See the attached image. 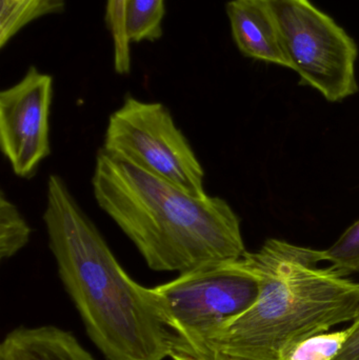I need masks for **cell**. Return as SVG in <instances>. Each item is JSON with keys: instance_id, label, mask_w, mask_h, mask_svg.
<instances>
[{"instance_id": "6da1fadb", "label": "cell", "mask_w": 359, "mask_h": 360, "mask_svg": "<svg viewBox=\"0 0 359 360\" xmlns=\"http://www.w3.org/2000/svg\"><path fill=\"white\" fill-rule=\"evenodd\" d=\"M44 221L59 277L90 340L107 360H164L172 352L152 288L131 278L58 175Z\"/></svg>"}, {"instance_id": "7a4b0ae2", "label": "cell", "mask_w": 359, "mask_h": 360, "mask_svg": "<svg viewBox=\"0 0 359 360\" xmlns=\"http://www.w3.org/2000/svg\"><path fill=\"white\" fill-rule=\"evenodd\" d=\"M242 260L259 277L256 302L183 360H282L296 342L359 315V283L318 268L324 251L268 239Z\"/></svg>"}, {"instance_id": "3957f363", "label": "cell", "mask_w": 359, "mask_h": 360, "mask_svg": "<svg viewBox=\"0 0 359 360\" xmlns=\"http://www.w3.org/2000/svg\"><path fill=\"white\" fill-rule=\"evenodd\" d=\"M92 186L151 270L181 274L247 253L240 218L223 198L193 196L101 149Z\"/></svg>"}, {"instance_id": "277c9868", "label": "cell", "mask_w": 359, "mask_h": 360, "mask_svg": "<svg viewBox=\"0 0 359 360\" xmlns=\"http://www.w3.org/2000/svg\"><path fill=\"white\" fill-rule=\"evenodd\" d=\"M152 291L171 335L170 359L183 360L246 312L261 283L242 257L187 271Z\"/></svg>"}, {"instance_id": "5b68a950", "label": "cell", "mask_w": 359, "mask_h": 360, "mask_svg": "<svg viewBox=\"0 0 359 360\" xmlns=\"http://www.w3.org/2000/svg\"><path fill=\"white\" fill-rule=\"evenodd\" d=\"M273 17L289 68L329 101L358 91L354 40L309 0H265Z\"/></svg>"}, {"instance_id": "8992f818", "label": "cell", "mask_w": 359, "mask_h": 360, "mask_svg": "<svg viewBox=\"0 0 359 360\" xmlns=\"http://www.w3.org/2000/svg\"><path fill=\"white\" fill-rule=\"evenodd\" d=\"M101 150L193 196H207L204 168L162 103L126 95L122 107L110 116Z\"/></svg>"}, {"instance_id": "52a82bcc", "label": "cell", "mask_w": 359, "mask_h": 360, "mask_svg": "<svg viewBox=\"0 0 359 360\" xmlns=\"http://www.w3.org/2000/svg\"><path fill=\"white\" fill-rule=\"evenodd\" d=\"M52 99V76L34 65L16 84L0 93V148L21 179H32L51 154Z\"/></svg>"}, {"instance_id": "ba28073f", "label": "cell", "mask_w": 359, "mask_h": 360, "mask_svg": "<svg viewBox=\"0 0 359 360\" xmlns=\"http://www.w3.org/2000/svg\"><path fill=\"white\" fill-rule=\"evenodd\" d=\"M227 14L234 40L242 54L289 68L265 0H232L227 4Z\"/></svg>"}, {"instance_id": "9c48e42d", "label": "cell", "mask_w": 359, "mask_h": 360, "mask_svg": "<svg viewBox=\"0 0 359 360\" xmlns=\"http://www.w3.org/2000/svg\"><path fill=\"white\" fill-rule=\"evenodd\" d=\"M0 360H96L71 332L55 326L18 327L0 345Z\"/></svg>"}, {"instance_id": "30bf717a", "label": "cell", "mask_w": 359, "mask_h": 360, "mask_svg": "<svg viewBox=\"0 0 359 360\" xmlns=\"http://www.w3.org/2000/svg\"><path fill=\"white\" fill-rule=\"evenodd\" d=\"M65 8V0H0V48L32 21Z\"/></svg>"}, {"instance_id": "8fae6325", "label": "cell", "mask_w": 359, "mask_h": 360, "mask_svg": "<svg viewBox=\"0 0 359 360\" xmlns=\"http://www.w3.org/2000/svg\"><path fill=\"white\" fill-rule=\"evenodd\" d=\"M164 14V0H126L124 23L130 44L159 39Z\"/></svg>"}, {"instance_id": "7c38bea8", "label": "cell", "mask_w": 359, "mask_h": 360, "mask_svg": "<svg viewBox=\"0 0 359 360\" xmlns=\"http://www.w3.org/2000/svg\"><path fill=\"white\" fill-rule=\"evenodd\" d=\"M32 229L16 205L1 192L0 196V257L8 259L29 243Z\"/></svg>"}, {"instance_id": "4fadbf2b", "label": "cell", "mask_w": 359, "mask_h": 360, "mask_svg": "<svg viewBox=\"0 0 359 360\" xmlns=\"http://www.w3.org/2000/svg\"><path fill=\"white\" fill-rule=\"evenodd\" d=\"M351 334V327L332 333L315 334L293 345L282 360H333Z\"/></svg>"}, {"instance_id": "5bb4252c", "label": "cell", "mask_w": 359, "mask_h": 360, "mask_svg": "<svg viewBox=\"0 0 359 360\" xmlns=\"http://www.w3.org/2000/svg\"><path fill=\"white\" fill-rule=\"evenodd\" d=\"M124 4L126 0H107L105 8V22L113 38L114 69L119 75H128L131 71V44L126 37Z\"/></svg>"}, {"instance_id": "9a60e30c", "label": "cell", "mask_w": 359, "mask_h": 360, "mask_svg": "<svg viewBox=\"0 0 359 360\" xmlns=\"http://www.w3.org/2000/svg\"><path fill=\"white\" fill-rule=\"evenodd\" d=\"M324 260L331 262L333 269L346 276L359 272V220L332 247L325 250Z\"/></svg>"}, {"instance_id": "2e32d148", "label": "cell", "mask_w": 359, "mask_h": 360, "mask_svg": "<svg viewBox=\"0 0 359 360\" xmlns=\"http://www.w3.org/2000/svg\"><path fill=\"white\" fill-rule=\"evenodd\" d=\"M333 360H359V315L351 325V334L347 342Z\"/></svg>"}]
</instances>
